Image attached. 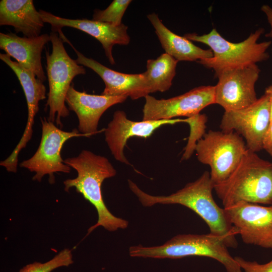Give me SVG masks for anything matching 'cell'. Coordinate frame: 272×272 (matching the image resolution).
Returning a JSON list of instances; mask_svg holds the SVG:
<instances>
[{
	"label": "cell",
	"mask_w": 272,
	"mask_h": 272,
	"mask_svg": "<svg viewBox=\"0 0 272 272\" xmlns=\"http://www.w3.org/2000/svg\"><path fill=\"white\" fill-rule=\"evenodd\" d=\"M126 96L93 95L77 91L72 84L67 91L65 103L69 110L74 111L78 119L80 132L91 137L98 130L100 119L105 111L112 106L124 102Z\"/></svg>",
	"instance_id": "17"
},
{
	"label": "cell",
	"mask_w": 272,
	"mask_h": 272,
	"mask_svg": "<svg viewBox=\"0 0 272 272\" xmlns=\"http://www.w3.org/2000/svg\"><path fill=\"white\" fill-rule=\"evenodd\" d=\"M59 36L63 42L69 43L77 54V63L91 69L101 78L105 85L102 95L126 96L132 100H137L151 93L145 73L127 74L110 69L96 60L86 57L77 50L63 32H61Z\"/></svg>",
	"instance_id": "14"
},
{
	"label": "cell",
	"mask_w": 272,
	"mask_h": 272,
	"mask_svg": "<svg viewBox=\"0 0 272 272\" xmlns=\"http://www.w3.org/2000/svg\"><path fill=\"white\" fill-rule=\"evenodd\" d=\"M64 162L78 174L76 178L63 181L65 191L75 187L97 212V222L89 228L87 235L100 226L110 232L126 229L128 221L115 217L108 210L102 194L101 185L104 180L116 174V170L109 160L84 150L77 156L65 159Z\"/></svg>",
	"instance_id": "2"
},
{
	"label": "cell",
	"mask_w": 272,
	"mask_h": 272,
	"mask_svg": "<svg viewBox=\"0 0 272 272\" xmlns=\"http://www.w3.org/2000/svg\"><path fill=\"white\" fill-rule=\"evenodd\" d=\"M129 254L131 257L153 258L205 256L215 259L222 264L227 272H242L239 264L228 251L225 240L210 233L179 234L159 246H132L129 247Z\"/></svg>",
	"instance_id": "5"
},
{
	"label": "cell",
	"mask_w": 272,
	"mask_h": 272,
	"mask_svg": "<svg viewBox=\"0 0 272 272\" xmlns=\"http://www.w3.org/2000/svg\"><path fill=\"white\" fill-rule=\"evenodd\" d=\"M130 0H114L105 10H95L92 20L114 26L122 24L121 20Z\"/></svg>",
	"instance_id": "24"
},
{
	"label": "cell",
	"mask_w": 272,
	"mask_h": 272,
	"mask_svg": "<svg viewBox=\"0 0 272 272\" xmlns=\"http://www.w3.org/2000/svg\"><path fill=\"white\" fill-rule=\"evenodd\" d=\"M260 70L256 64L227 69L217 76L215 104L225 111L238 110L255 103L258 98L255 85Z\"/></svg>",
	"instance_id": "10"
},
{
	"label": "cell",
	"mask_w": 272,
	"mask_h": 272,
	"mask_svg": "<svg viewBox=\"0 0 272 272\" xmlns=\"http://www.w3.org/2000/svg\"><path fill=\"white\" fill-rule=\"evenodd\" d=\"M241 268L245 272H272V260L264 264L256 261H249L239 256L234 257Z\"/></svg>",
	"instance_id": "25"
},
{
	"label": "cell",
	"mask_w": 272,
	"mask_h": 272,
	"mask_svg": "<svg viewBox=\"0 0 272 272\" xmlns=\"http://www.w3.org/2000/svg\"><path fill=\"white\" fill-rule=\"evenodd\" d=\"M270 124L267 94L251 105L238 110L225 111L220 127L225 132H235L246 142L247 149L256 153L263 149V142Z\"/></svg>",
	"instance_id": "9"
},
{
	"label": "cell",
	"mask_w": 272,
	"mask_h": 272,
	"mask_svg": "<svg viewBox=\"0 0 272 272\" xmlns=\"http://www.w3.org/2000/svg\"><path fill=\"white\" fill-rule=\"evenodd\" d=\"M224 209L244 243L272 249V205L240 201Z\"/></svg>",
	"instance_id": "12"
},
{
	"label": "cell",
	"mask_w": 272,
	"mask_h": 272,
	"mask_svg": "<svg viewBox=\"0 0 272 272\" xmlns=\"http://www.w3.org/2000/svg\"><path fill=\"white\" fill-rule=\"evenodd\" d=\"M261 11L266 16L268 22L270 26L269 32L265 34V36L272 38V8L268 5H264L261 7Z\"/></svg>",
	"instance_id": "27"
},
{
	"label": "cell",
	"mask_w": 272,
	"mask_h": 272,
	"mask_svg": "<svg viewBox=\"0 0 272 272\" xmlns=\"http://www.w3.org/2000/svg\"><path fill=\"white\" fill-rule=\"evenodd\" d=\"M73 262L72 250L65 248L50 260L43 263L33 262L24 266L19 272H51L60 267L68 266Z\"/></svg>",
	"instance_id": "23"
},
{
	"label": "cell",
	"mask_w": 272,
	"mask_h": 272,
	"mask_svg": "<svg viewBox=\"0 0 272 272\" xmlns=\"http://www.w3.org/2000/svg\"><path fill=\"white\" fill-rule=\"evenodd\" d=\"M143 109L142 120L189 117L200 113L209 105L215 104V86H201L169 99H158L148 95Z\"/></svg>",
	"instance_id": "11"
},
{
	"label": "cell",
	"mask_w": 272,
	"mask_h": 272,
	"mask_svg": "<svg viewBox=\"0 0 272 272\" xmlns=\"http://www.w3.org/2000/svg\"><path fill=\"white\" fill-rule=\"evenodd\" d=\"M264 32L263 28H259L246 39L237 43L228 41L215 28L207 34L187 33L183 36L191 41L202 43L210 47L213 56L197 62L213 70L217 77L225 70L243 67L267 60L269 57L267 50L271 41H258Z\"/></svg>",
	"instance_id": "4"
},
{
	"label": "cell",
	"mask_w": 272,
	"mask_h": 272,
	"mask_svg": "<svg viewBox=\"0 0 272 272\" xmlns=\"http://www.w3.org/2000/svg\"><path fill=\"white\" fill-rule=\"evenodd\" d=\"M52 50L46 51V69L49 92L45 110L49 108L48 120L61 128V118L69 116V109L65 105V97L74 78L85 75L86 70L67 54L63 41L57 32L49 34Z\"/></svg>",
	"instance_id": "6"
},
{
	"label": "cell",
	"mask_w": 272,
	"mask_h": 272,
	"mask_svg": "<svg viewBox=\"0 0 272 272\" xmlns=\"http://www.w3.org/2000/svg\"><path fill=\"white\" fill-rule=\"evenodd\" d=\"M185 122L186 119H170L159 120L134 121L127 118L124 111L114 112L112 119L104 129L105 141L114 158L117 161L130 165L124 154L127 140L131 137L147 138L160 126Z\"/></svg>",
	"instance_id": "15"
},
{
	"label": "cell",
	"mask_w": 272,
	"mask_h": 272,
	"mask_svg": "<svg viewBox=\"0 0 272 272\" xmlns=\"http://www.w3.org/2000/svg\"><path fill=\"white\" fill-rule=\"evenodd\" d=\"M165 53L179 61H199L211 58V49H203L191 41L179 36L168 29L155 13L147 15Z\"/></svg>",
	"instance_id": "20"
},
{
	"label": "cell",
	"mask_w": 272,
	"mask_h": 272,
	"mask_svg": "<svg viewBox=\"0 0 272 272\" xmlns=\"http://www.w3.org/2000/svg\"><path fill=\"white\" fill-rule=\"evenodd\" d=\"M0 59L6 63L17 77L23 90L28 108V118L23 134L12 154L3 161V165L8 170H17L18 156L31 139L34 118L39 111V102L46 98V88L43 82L31 72L24 68L18 62L11 59L7 53H1Z\"/></svg>",
	"instance_id": "13"
},
{
	"label": "cell",
	"mask_w": 272,
	"mask_h": 272,
	"mask_svg": "<svg viewBox=\"0 0 272 272\" xmlns=\"http://www.w3.org/2000/svg\"><path fill=\"white\" fill-rule=\"evenodd\" d=\"M207 121V116L205 114L199 113L186 118V123L190 126V134L181 160H188L195 151L197 142L206 133Z\"/></svg>",
	"instance_id": "22"
},
{
	"label": "cell",
	"mask_w": 272,
	"mask_h": 272,
	"mask_svg": "<svg viewBox=\"0 0 272 272\" xmlns=\"http://www.w3.org/2000/svg\"><path fill=\"white\" fill-rule=\"evenodd\" d=\"M49 41L48 34L29 38L20 37L11 32L0 33V48L43 82L46 77L42 67L41 54Z\"/></svg>",
	"instance_id": "18"
},
{
	"label": "cell",
	"mask_w": 272,
	"mask_h": 272,
	"mask_svg": "<svg viewBox=\"0 0 272 272\" xmlns=\"http://www.w3.org/2000/svg\"><path fill=\"white\" fill-rule=\"evenodd\" d=\"M128 184L143 206L149 207L159 203L179 204L186 207L206 222L210 233L223 237L228 247L237 246L235 236L238 234V232L231 223L224 208H221L213 198L212 191L215 184L209 172H204L194 181L187 183L182 189L167 196L148 194L129 179Z\"/></svg>",
	"instance_id": "1"
},
{
	"label": "cell",
	"mask_w": 272,
	"mask_h": 272,
	"mask_svg": "<svg viewBox=\"0 0 272 272\" xmlns=\"http://www.w3.org/2000/svg\"><path fill=\"white\" fill-rule=\"evenodd\" d=\"M263 149L272 157V123L270 124L264 138Z\"/></svg>",
	"instance_id": "26"
},
{
	"label": "cell",
	"mask_w": 272,
	"mask_h": 272,
	"mask_svg": "<svg viewBox=\"0 0 272 272\" xmlns=\"http://www.w3.org/2000/svg\"><path fill=\"white\" fill-rule=\"evenodd\" d=\"M265 93L269 98L270 123H272V84L265 89Z\"/></svg>",
	"instance_id": "28"
},
{
	"label": "cell",
	"mask_w": 272,
	"mask_h": 272,
	"mask_svg": "<svg viewBox=\"0 0 272 272\" xmlns=\"http://www.w3.org/2000/svg\"><path fill=\"white\" fill-rule=\"evenodd\" d=\"M247 150L244 139L237 133L212 130L206 132L195 149L198 160L210 167L215 185L229 177Z\"/></svg>",
	"instance_id": "7"
},
{
	"label": "cell",
	"mask_w": 272,
	"mask_h": 272,
	"mask_svg": "<svg viewBox=\"0 0 272 272\" xmlns=\"http://www.w3.org/2000/svg\"><path fill=\"white\" fill-rule=\"evenodd\" d=\"M39 12L43 22L51 25L52 32H57L63 27H69L83 31L96 38L101 43L111 64L115 63L112 55L113 46L115 44L126 45L129 43L128 27L123 23L114 26L93 20L62 18L42 10Z\"/></svg>",
	"instance_id": "16"
},
{
	"label": "cell",
	"mask_w": 272,
	"mask_h": 272,
	"mask_svg": "<svg viewBox=\"0 0 272 272\" xmlns=\"http://www.w3.org/2000/svg\"><path fill=\"white\" fill-rule=\"evenodd\" d=\"M178 61L164 53L156 59H148L147 71L144 72L151 88V93L164 92L172 85Z\"/></svg>",
	"instance_id": "21"
},
{
	"label": "cell",
	"mask_w": 272,
	"mask_h": 272,
	"mask_svg": "<svg viewBox=\"0 0 272 272\" xmlns=\"http://www.w3.org/2000/svg\"><path fill=\"white\" fill-rule=\"evenodd\" d=\"M214 189L224 208L240 201L272 205V163L248 150L229 177Z\"/></svg>",
	"instance_id": "3"
},
{
	"label": "cell",
	"mask_w": 272,
	"mask_h": 272,
	"mask_svg": "<svg viewBox=\"0 0 272 272\" xmlns=\"http://www.w3.org/2000/svg\"><path fill=\"white\" fill-rule=\"evenodd\" d=\"M42 18L32 0H1L0 25L11 26L24 37L40 36L44 27Z\"/></svg>",
	"instance_id": "19"
},
{
	"label": "cell",
	"mask_w": 272,
	"mask_h": 272,
	"mask_svg": "<svg viewBox=\"0 0 272 272\" xmlns=\"http://www.w3.org/2000/svg\"><path fill=\"white\" fill-rule=\"evenodd\" d=\"M42 135L39 146L35 154L29 159L24 160L20 166L35 174L33 180L40 182L44 175H49L50 184L55 182L54 173H69L71 167L64 162L61 151L64 143L74 137H90L82 133L78 129L66 131L56 126L46 118H41Z\"/></svg>",
	"instance_id": "8"
}]
</instances>
